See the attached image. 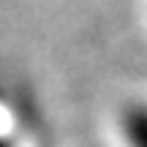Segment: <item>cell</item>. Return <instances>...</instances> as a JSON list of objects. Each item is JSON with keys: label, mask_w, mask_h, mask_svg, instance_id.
<instances>
[{"label": "cell", "mask_w": 147, "mask_h": 147, "mask_svg": "<svg viewBox=\"0 0 147 147\" xmlns=\"http://www.w3.org/2000/svg\"><path fill=\"white\" fill-rule=\"evenodd\" d=\"M115 134L120 147H147V98L134 95L123 101L115 115Z\"/></svg>", "instance_id": "1"}, {"label": "cell", "mask_w": 147, "mask_h": 147, "mask_svg": "<svg viewBox=\"0 0 147 147\" xmlns=\"http://www.w3.org/2000/svg\"><path fill=\"white\" fill-rule=\"evenodd\" d=\"M0 147H8V144H5V139H0Z\"/></svg>", "instance_id": "2"}]
</instances>
